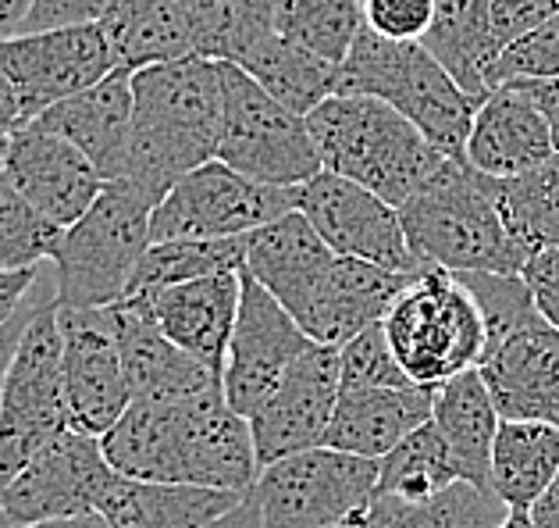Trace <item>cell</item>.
I'll use <instances>...</instances> for the list:
<instances>
[{"mask_svg": "<svg viewBox=\"0 0 559 528\" xmlns=\"http://www.w3.org/2000/svg\"><path fill=\"white\" fill-rule=\"evenodd\" d=\"M126 479L250 493L261 479L250 418L231 411L222 378L171 400H132L100 439Z\"/></svg>", "mask_w": 559, "mask_h": 528, "instance_id": "cell-1", "label": "cell"}, {"mask_svg": "<svg viewBox=\"0 0 559 528\" xmlns=\"http://www.w3.org/2000/svg\"><path fill=\"white\" fill-rule=\"evenodd\" d=\"M132 146L126 183L160 204L189 172L217 157L225 115L222 61L182 58L132 72Z\"/></svg>", "mask_w": 559, "mask_h": 528, "instance_id": "cell-2", "label": "cell"}, {"mask_svg": "<svg viewBox=\"0 0 559 528\" xmlns=\"http://www.w3.org/2000/svg\"><path fill=\"white\" fill-rule=\"evenodd\" d=\"M307 126L324 172L367 186L392 208H403L449 161L411 118L367 93H335L313 107Z\"/></svg>", "mask_w": 559, "mask_h": 528, "instance_id": "cell-3", "label": "cell"}, {"mask_svg": "<svg viewBox=\"0 0 559 528\" xmlns=\"http://www.w3.org/2000/svg\"><path fill=\"white\" fill-rule=\"evenodd\" d=\"M400 219L414 254L428 268L524 275L531 261L502 222L496 179L474 172L463 157H449L445 168L400 208Z\"/></svg>", "mask_w": 559, "mask_h": 528, "instance_id": "cell-4", "label": "cell"}, {"mask_svg": "<svg viewBox=\"0 0 559 528\" xmlns=\"http://www.w3.org/2000/svg\"><path fill=\"white\" fill-rule=\"evenodd\" d=\"M338 93H367L392 104L449 157H463L477 115V101L425 44H400L367 25L338 64Z\"/></svg>", "mask_w": 559, "mask_h": 528, "instance_id": "cell-5", "label": "cell"}, {"mask_svg": "<svg viewBox=\"0 0 559 528\" xmlns=\"http://www.w3.org/2000/svg\"><path fill=\"white\" fill-rule=\"evenodd\" d=\"M154 200L132 183H107L100 200L68 225L50 254L58 307L86 310L126 301L132 275L154 243Z\"/></svg>", "mask_w": 559, "mask_h": 528, "instance_id": "cell-6", "label": "cell"}, {"mask_svg": "<svg viewBox=\"0 0 559 528\" xmlns=\"http://www.w3.org/2000/svg\"><path fill=\"white\" fill-rule=\"evenodd\" d=\"M381 325L392 354L417 386L439 389L449 378L474 372L488 347L485 315L474 293L445 268H425L406 282Z\"/></svg>", "mask_w": 559, "mask_h": 528, "instance_id": "cell-7", "label": "cell"}, {"mask_svg": "<svg viewBox=\"0 0 559 528\" xmlns=\"http://www.w3.org/2000/svg\"><path fill=\"white\" fill-rule=\"evenodd\" d=\"M225 115L217 161L257 183L296 189L321 175V154L304 115L289 112L271 93L250 79L239 64L222 61Z\"/></svg>", "mask_w": 559, "mask_h": 528, "instance_id": "cell-8", "label": "cell"}, {"mask_svg": "<svg viewBox=\"0 0 559 528\" xmlns=\"http://www.w3.org/2000/svg\"><path fill=\"white\" fill-rule=\"evenodd\" d=\"M264 528H349L378 496V460L313 446L261 468Z\"/></svg>", "mask_w": 559, "mask_h": 528, "instance_id": "cell-9", "label": "cell"}, {"mask_svg": "<svg viewBox=\"0 0 559 528\" xmlns=\"http://www.w3.org/2000/svg\"><path fill=\"white\" fill-rule=\"evenodd\" d=\"M68 425L58 301L36 310L11 357L0 397V490Z\"/></svg>", "mask_w": 559, "mask_h": 528, "instance_id": "cell-10", "label": "cell"}, {"mask_svg": "<svg viewBox=\"0 0 559 528\" xmlns=\"http://www.w3.org/2000/svg\"><path fill=\"white\" fill-rule=\"evenodd\" d=\"M299 189V186H296ZM296 189L257 183L225 161H207L154 208L157 239H236L296 211Z\"/></svg>", "mask_w": 559, "mask_h": 528, "instance_id": "cell-11", "label": "cell"}, {"mask_svg": "<svg viewBox=\"0 0 559 528\" xmlns=\"http://www.w3.org/2000/svg\"><path fill=\"white\" fill-rule=\"evenodd\" d=\"M296 211L307 214L338 257H357L400 275H420L428 268L406 239L400 208L343 175H313L296 189Z\"/></svg>", "mask_w": 559, "mask_h": 528, "instance_id": "cell-12", "label": "cell"}, {"mask_svg": "<svg viewBox=\"0 0 559 528\" xmlns=\"http://www.w3.org/2000/svg\"><path fill=\"white\" fill-rule=\"evenodd\" d=\"M115 476L118 471L107 460L100 436L64 429L47 446H39L29 465L0 490V507L15 528L90 514L100 511Z\"/></svg>", "mask_w": 559, "mask_h": 528, "instance_id": "cell-13", "label": "cell"}, {"mask_svg": "<svg viewBox=\"0 0 559 528\" xmlns=\"http://www.w3.org/2000/svg\"><path fill=\"white\" fill-rule=\"evenodd\" d=\"M58 321L68 425L104 439L132 403L118 350L115 304L86 310L58 307Z\"/></svg>", "mask_w": 559, "mask_h": 528, "instance_id": "cell-14", "label": "cell"}, {"mask_svg": "<svg viewBox=\"0 0 559 528\" xmlns=\"http://www.w3.org/2000/svg\"><path fill=\"white\" fill-rule=\"evenodd\" d=\"M310 347L313 340L289 310L250 272H242V304L222 368V389L231 411L253 418Z\"/></svg>", "mask_w": 559, "mask_h": 528, "instance_id": "cell-15", "label": "cell"}, {"mask_svg": "<svg viewBox=\"0 0 559 528\" xmlns=\"http://www.w3.org/2000/svg\"><path fill=\"white\" fill-rule=\"evenodd\" d=\"M0 64L19 90L25 126L44 115L47 107L97 86L100 79L115 72L111 44H107L100 22L4 39Z\"/></svg>", "mask_w": 559, "mask_h": 528, "instance_id": "cell-16", "label": "cell"}, {"mask_svg": "<svg viewBox=\"0 0 559 528\" xmlns=\"http://www.w3.org/2000/svg\"><path fill=\"white\" fill-rule=\"evenodd\" d=\"M338 397H343L338 350L313 343L282 378L278 389L264 400V408L250 418L261 468L275 465L282 457L324 446Z\"/></svg>", "mask_w": 559, "mask_h": 528, "instance_id": "cell-17", "label": "cell"}, {"mask_svg": "<svg viewBox=\"0 0 559 528\" xmlns=\"http://www.w3.org/2000/svg\"><path fill=\"white\" fill-rule=\"evenodd\" d=\"M4 175L53 225H75L104 193V175L75 143L39 126L11 132Z\"/></svg>", "mask_w": 559, "mask_h": 528, "instance_id": "cell-18", "label": "cell"}, {"mask_svg": "<svg viewBox=\"0 0 559 528\" xmlns=\"http://www.w3.org/2000/svg\"><path fill=\"white\" fill-rule=\"evenodd\" d=\"M335 257L338 254L321 239L307 214L289 211L247 236V265H242V272H250L261 282L304 329L307 315L332 275Z\"/></svg>", "mask_w": 559, "mask_h": 528, "instance_id": "cell-19", "label": "cell"}, {"mask_svg": "<svg viewBox=\"0 0 559 528\" xmlns=\"http://www.w3.org/2000/svg\"><path fill=\"white\" fill-rule=\"evenodd\" d=\"M132 112H135V93H132V72L115 69L97 86L83 93H72L61 104L47 107L44 115L33 118L29 126H39L64 137L83 151L104 183L126 179L129 168V146H132Z\"/></svg>", "mask_w": 559, "mask_h": 528, "instance_id": "cell-20", "label": "cell"}, {"mask_svg": "<svg viewBox=\"0 0 559 528\" xmlns=\"http://www.w3.org/2000/svg\"><path fill=\"white\" fill-rule=\"evenodd\" d=\"M477 372L502 418H527L559 429V329L549 321L492 343Z\"/></svg>", "mask_w": 559, "mask_h": 528, "instance_id": "cell-21", "label": "cell"}, {"mask_svg": "<svg viewBox=\"0 0 559 528\" xmlns=\"http://www.w3.org/2000/svg\"><path fill=\"white\" fill-rule=\"evenodd\" d=\"M556 154L549 121L521 86H496L477 104L463 161L488 179H516Z\"/></svg>", "mask_w": 559, "mask_h": 528, "instance_id": "cell-22", "label": "cell"}, {"mask_svg": "<svg viewBox=\"0 0 559 528\" xmlns=\"http://www.w3.org/2000/svg\"><path fill=\"white\" fill-rule=\"evenodd\" d=\"M140 301L186 354H193L211 372L222 375L242 304V272L193 279L182 286L146 293Z\"/></svg>", "mask_w": 559, "mask_h": 528, "instance_id": "cell-23", "label": "cell"}, {"mask_svg": "<svg viewBox=\"0 0 559 528\" xmlns=\"http://www.w3.org/2000/svg\"><path fill=\"white\" fill-rule=\"evenodd\" d=\"M115 329H118L121 368H126L132 400L186 397V392H197L222 378L203 361L186 354V350L160 329L157 318L150 315V307L140 296H126V301L115 304Z\"/></svg>", "mask_w": 559, "mask_h": 528, "instance_id": "cell-24", "label": "cell"}, {"mask_svg": "<svg viewBox=\"0 0 559 528\" xmlns=\"http://www.w3.org/2000/svg\"><path fill=\"white\" fill-rule=\"evenodd\" d=\"M435 392H439L435 386L343 389L324 446L367 460H381L411 436V432L431 422Z\"/></svg>", "mask_w": 559, "mask_h": 528, "instance_id": "cell-25", "label": "cell"}, {"mask_svg": "<svg viewBox=\"0 0 559 528\" xmlns=\"http://www.w3.org/2000/svg\"><path fill=\"white\" fill-rule=\"evenodd\" d=\"M414 275L389 272L357 257H335L332 275L324 282L318 304L304 321V332L313 343L346 347L353 336L371 329L389 315L392 301Z\"/></svg>", "mask_w": 559, "mask_h": 528, "instance_id": "cell-26", "label": "cell"}, {"mask_svg": "<svg viewBox=\"0 0 559 528\" xmlns=\"http://www.w3.org/2000/svg\"><path fill=\"white\" fill-rule=\"evenodd\" d=\"M100 30L121 72H143L150 64L197 54L189 0H115V8L100 19Z\"/></svg>", "mask_w": 559, "mask_h": 528, "instance_id": "cell-27", "label": "cell"}, {"mask_svg": "<svg viewBox=\"0 0 559 528\" xmlns=\"http://www.w3.org/2000/svg\"><path fill=\"white\" fill-rule=\"evenodd\" d=\"M242 496L247 493L115 476L100 500V514L115 528H203L228 514Z\"/></svg>", "mask_w": 559, "mask_h": 528, "instance_id": "cell-28", "label": "cell"}, {"mask_svg": "<svg viewBox=\"0 0 559 528\" xmlns=\"http://www.w3.org/2000/svg\"><path fill=\"white\" fill-rule=\"evenodd\" d=\"M435 429L453 450L463 482L485 485L492 490V446L502 414L496 408L492 392H488L481 372H463L449 378L445 386L435 392Z\"/></svg>", "mask_w": 559, "mask_h": 528, "instance_id": "cell-29", "label": "cell"}, {"mask_svg": "<svg viewBox=\"0 0 559 528\" xmlns=\"http://www.w3.org/2000/svg\"><path fill=\"white\" fill-rule=\"evenodd\" d=\"M420 44L477 104L492 93L488 75L499 58V44L492 36V0H435V22Z\"/></svg>", "mask_w": 559, "mask_h": 528, "instance_id": "cell-30", "label": "cell"}, {"mask_svg": "<svg viewBox=\"0 0 559 528\" xmlns=\"http://www.w3.org/2000/svg\"><path fill=\"white\" fill-rule=\"evenodd\" d=\"M559 479V429L502 418L492 446V490L510 511H531Z\"/></svg>", "mask_w": 559, "mask_h": 528, "instance_id": "cell-31", "label": "cell"}, {"mask_svg": "<svg viewBox=\"0 0 559 528\" xmlns=\"http://www.w3.org/2000/svg\"><path fill=\"white\" fill-rule=\"evenodd\" d=\"M507 518L510 507L502 504L496 490L460 479L428 500H400L378 493L364 518L349 528H496Z\"/></svg>", "mask_w": 559, "mask_h": 528, "instance_id": "cell-32", "label": "cell"}, {"mask_svg": "<svg viewBox=\"0 0 559 528\" xmlns=\"http://www.w3.org/2000/svg\"><path fill=\"white\" fill-rule=\"evenodd\" d=\"M239 69L250 79H257L278 104H285L289 112L304 118L318 104H324L338 93V64L293 44V39H285L278 33L261 39V44L239 61Z\"/></svg>", "mask_w": 559, "mask_h": 528, "instance_id": "cell-33", "label": "cell"}, {"mask_svg": "<svg viewBox=\"0 0 559 528\" xmlns=\"http://www.w3.org/2000/svg\"><path fill=\"white\" fill-rule=\"evenodd\" d=\"M247 265V236L236 239H157L150 243L140 268L132 275V286L126 296H146L182 282L242 272Z\"/></svg>", "mask_w": 559, "mask_h": 528, "instance_id": "cell-34", "label": "cell"}, {"mask_svg": "<svg viewBox=\"0 0 559 528\" xmlns=\"http://www.w3.org/2000/svg\"><path fill=\"white\" fill-rule=\"evenodd\" d=\"M496 197L502 222L527 257L559 247V154L516 179H496Z\"/></svg>", "mask_w": 559, "mask_h": 528, "instance_id": "cell-35", "label": "cell"}, {"mask_svg": "<svg viewBox=\"0 0 559 528\" xmlns=\"http://www.w3.org/2000/svg\"><path fill=\"white\" fill-rule=\"evenodd\" d=\"M460 465L435 422L411 432L392 454L378 460V493L400 500H428L460 482Z\"/></svg>", "mask_w": 559, "mask_h": 528, "instance_id": "cell-36", "label": "cell"}, {"mask_svg": "<svg viewBox=\"0 0 559 528\" xmlns=\"http://www.w3.org/2000/svg\"><path fill=\"white\" fill-rule=\"evenodd\" d=\"M278 0H189L197 30V54L211 61L239 64L275 33Z\"/></svg>", "mask_w": 559, "mask_h": 528, "instance_id": "cell-37", "label": "cell"}, {"mask_svg": "<svg viewBox=\"0 0 559 528\" xmlns=\"http://www.w3.org/2000/svg\"><path fill=\"white\" fill-rule=\"evenodd\" d=\"M364 30V0H278L275 33L335 64L357 44Z\"/></svg>", "mask_w": 559, "mask_h": 528, "instance_id": "cell-38", "label": "cell"}, {"mask_svg": "<svg viewBox=\"0 0 559 528\" xmlns=\"http://www.w3.org/2000/svg\"><path fill=\"white\" fill-rule=\"evenodd\" d=\"M64 228L53 225L33 200H25L15 183L0 172V265L4 268H44Z\"/></svg>", "mask_w": 559, "mask_h": 528, "instance_id": "cell-39", "label": "cell"}, {"mask_svg": "<svg viewBox=\"0 0 559 528\" xmlns=\"http://www.w3.org/2000/svg\"><path fill=\"white\" fill-rule=\"evenodd\" d=\"M456 275L474 293L477 307H481L488 347L545 321L524 275H502V272H456Z\"/></svg>", "mask_w": 559, "mask_h": 528, "instance_id": "cell-40", "label": "cell"}, {"mask_svg": "<svg viewBox=\"0 0 559 528\" xmlns=\"http://www.w3.org/2000/svg\"><path fill=\"white\" fill-rule=\"evenodd\" d=\"M343 364V389H389V386H417L403 372L400 357L392 354L385 325H371L360 336H353L346 347H338Z\"/></svg>", "mask_w": 559, "mask_h": 528, "instance_id": "cell-41", "label": "cell"}, {"mask_svg": "<svg viewBox=\"0 0 559 528\" xmlns=\"http://www.w3.org/2000/svg\"><path fill=\"white\" fill-rule=\"evenodd\" d=\"M538 79H559V15L502 47L488 83L496 90L510 83H538Z\"/></svg>", "mask_w": 559, "mask_h": 528, "instance_id": "cell-42", "label": "cell"}, {"mask_svg": "<svg viewBox=\"0 0 559 528\" xmlns=\"http://www.w3.org/2000/svg\"><path fill=\"white\" fill-rule=\"evenodd\" d=\"M435 22V0H364V25L378 36L420 44Z\"/></svg>", "mask_w": 559, "mask_h": 528, "instance_id": "cell-43", "label": "cell"}, {"mask_svg": "<svg viewBox=\"0 0 559 528\" xmlns=\"http://www.w3.org/2000/svg\"><path fill=\"white\" fill-rule=\"evenodd\" d=\"M559 15V0H492V36L499 50Z\"/></svg>", "mask_w": 559, "mask_h": 528, "instance_id": "cell-44", "label": "cell"}, {"mask_svg": "<svg viewBox=\"0 0 559 528\" xmlns=\"http://www.w3.org/2000/svg\"><path fill=\"white\" fill-rule=\"evenodd\" d=\"M115 0H36L33 15L25 22V33L68 30V25H93L100 22Z\"/></svg>", "mask_w": 559, "mask_h": 528, "instance_id": "cell-45", "label": "cell"}, {"mask_svg": "<svg viewBox=\"0 0 559 528\" xmlns=\"http://www.w3.org/2000/svg\"><path fill=\"white\" fill-rule=\"evenodd\" d=\"M524 279L531 293H535V304L542 310V318L559 329V247L535 254L524 265Z\"/></svg>", "mask_w": 559, "mask_h": 528, "instance_id": "cell-46", "label": "cell"}, {"mask_svg": "<svg viewBox=\"0 0 559 528\" xmlns=\"http://www.w3.org/2000/svg\"><path fill=\"white\" fill-rule=\"evenodd\" d=\"M39 279H44V268H19L15 272V268L0 265V329L22 315L25 304L33 301Z\"/></svg>", "mask_w": 559, "mask_h": 528, "instance_id": "cell-47", "label": "cell"}, {"mask_svg": "<svg viewBox=\"0 0 559 528\" xmlns=\"http://www.w3.org/2000/svg\"><path fill=\"white\" fill-rule=\"evenodd\" d=\"M50 301H58V290H50V293H33V301L25 304V310L19 318H11L4 329H0V397H4V378H8V368H11V357H15V350L22 343V332H25V325H29V318L36 315L39 307L50 304Z\"/></svg>", "mask_w": 559, "mask_h": 528, "instance_id": "cell-48", "label": "cell"}, {"mask_svg": "<svg viewBox=\"0 0 559 528\" xmlns=\"http://www.w3.org/2000/svg\"><path fill=\"white\" fill-rule=\"evenodd\" d=\"M510 86H521L531 101L538 104V112L549 121V132H552V143H556V154H559V79H538V83H510Z\"/></svg>", "mask_w": 559, "mask_h": 528, "instance_id": "cell-49", "label": "cell"}, {"mask_svg": "<svg viewBox=\"0 0 559 528\" xmlns=\"http://www.w3.org/2000/svg\"><path fill=\"white\" fill-rule=\"evenodd\" d=\"M203 528H264L261 500H257V493L250 490L228 514H222V518H214L211 525H203Z\"/></svg>", "mask_w": 559, "mask_h": 528, "instance_id": "cell-50", "label": "cell"}, {"mask_svg": "<svg viewBox=\"0 0 559 528\" xmlns=\"http://www.w3.org/2000/svg\"><path fill=\"white\" fill-rule=\"evenodd\" d=\"M25 126V115H22V101H19V90L15 83L8 79L4 64H0V132H15Z\"/></svg>", "mask_w": 559, "mask_h": 528, "instance_id": "cell-51", "label": "cell"}, {"mask_svg": "<svg viewBox=\"0 0 559 528\" xmlns=\"http://www.w3.org/2000/svg\"><path fill=\"white\" fill-rule=\"evenodd\" d=\"M36 0H0V44L25 33V22L33 15Z\"/></svg>", "mask_w": 559, "mask_h": 528, "instance_id": "cell-52", "label": "cell"}, {"mask_svg": "<svg viewBox=\"0 0 559 528\" xmlns=\"http://www.w3.org/2000/svg\"><path fill=\"white\" fill-rule=\"evenodd\" d=\"M527 518L535 528H559V479L549 485V493L527 511Z\"/></svg>", "mask_w": 559, "mask_h": 528, "instance_id": "cell-53", "label": "cell"}, {"mask_svg": "<svg viewBox=\"0 0 559 528\" xmlns=\"http://www.w3.org/2000/svg\"><path fill=\"white\" fill-rule=\"evenodd\" d=\"M22 528H115V525L107 521L100 511H90V514H72V518H53V521L22 525Z\"/></svg>", "mask_w": 559, "mask_h": 528, "instance_id": "cell-54", "label": "cell"}, {"mask_svg": "<svg viewBox=\"0 0 559 528\" xmlns=\"http://www.w3.org/2000/svg\"><path fill=\"white\" fill-rule=\"evenodd\" d=\"M496 528H535V525H531V518H527L524 511H510V518L499 521Z\"/></svg>", "mask_w": 559, "mask_h": 528, "instance_id": "cell-55", "label": "cell"}, {"mask_svg": "<svg viewBox=\"0 0 559 528\" xmlns=\"http://www.w3.org/2000/svg\"><path fill=\"white\" fill-rule=\"evenodd\" d=\"M8 143H11V132H0V172H4V161H8Z\"/></svg>", "mask_w": 559, "mask_h": 528, "instance_id": "cell-56", "label": "cell"}, {"mask_svg": "<svg viewBox=\"0 0 559 528\" xmlns=\"http://www.w3.org/2000/svg\"><path fill=\"white\" fill-rule=\"evenodd\" d=\"M0 528H15V521L8 518V514H4V507H0Z\"/></svg>", "mask_w": 559, "mask_h": 528, "instance_id": "cell-57", "label": "cell"}]
</instances>
